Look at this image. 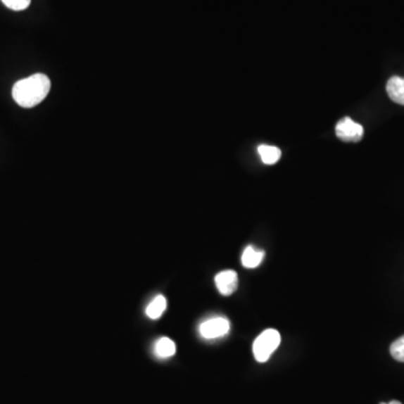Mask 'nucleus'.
<instances>
[{
    "instance_id": "obj_4",
    "label": "nucleus",
    "mask_w": 404,
    "mask_h": 404,
    "mask_svg": "<svg viewBox=\"0 0 404 404\" xmlns=\"http://www.w3.org/2000/svg\"><path fill=\"white\" fill-rule=\"evenodd\" d=\"M336 135L338 139L346 143H356L363 139L364 128L362 125L354 122L352 118L345 117L338 122L336 126Z\"/></svg>"
},
{
    "instance_id": "obj_5",
    "label": "nucleus",
    "mask_w": 404,
    "mask_h": 404,
    "mask_svg": "<svg viewBox=\"0 0 404 404\" xmlns=\"http://www.w3.org/2000/svg\"><path fill=\"white\" fill-rule=\"evenodd\" d=\"M215 283L219 293L225 296H232L239 286V275L232 270L222 271L215 277Z\"/></svg>"
},
{
    "instance_id": "obj_8",
    "label": "nucleus",
    "mask_w": 404,
    "mask_h": 404,
    "mask_svg": "<svg viewBox=\"0 0 404 404\" xmlns=\"http://www.w3.org/2000/svg\"><path fill=\"white\" fill-rule=\"evenodd\" d=\"M175 353H177V346H175V341L170 338H160L154 345V355L160 360L172 358L175 356Z\"/></svg>"
},
{
    "instance_id": "obj_7",
    "label": "nucleus",
    "mask_w": 404,
    "mask_h": 404,
    "mask_svg": "<svg viewBox=\"0 0 404 404\" xmlns=\"http://www.w3.org/2000/svg\"><path fill=\"white\" fill-rule=\"evenodd\" d=\"M386 91L394 103L404 106V78L392 77L386 84Z\"/></svg>"
},
{
    "instance_id": "obj_13",
    "label": "nucleus",
    "mask_w": 404,
    "mask_h": 404,
    "mask_svg": "<svg viewBox=\"0 0 404 404\" xmlns=\"http://www.w3.org/2000/svg\"><path fill=\"white\" fill-rule=\"evenodd\" d=\"M379 404H402V403L401 402L396 401V400H393V401H391L390 403H379Z\"/></svg>"
},
{
    "instance_id": "obj_12",
    "label": "nucleus",
    "mask_w": 404,
    "mask_h": 404,
    "mask_svg": "<svg viewBox=\"0 0 404 404\" xmlns=\"http://www.w3.org/2000/svg\"><path fill=\"white\" fill-rule=\"evenodd\" d=\"M1 1L6 7L15 11H25L28 8V6L31 5V0H1Z\"/></svg>"
},
{
    "instance_id": "obj_1",
    "label": "nucleus",
    "mask_w": 404,
    "mask_h": 404,
    "mask_svg": "<svg viewBox=\"0 0 404 404\" xmlns=\"http://www.w3.org/2000/svg\"><path fill=\"white\" fill-rule=\"evenodd\" d=\"M50 90L49 77L37 73L17 81L13 87V98L23 108H33L47 97Z\"/></svg>"
},
{
    "instance_id": "obj_10",
    "label": "nucleus",
    "mask_w": 404,
    "mask_h": 404,
    "mask_svg": "<svg viewBox=\"0 0 404 404\" xmlns=\"http://www.w3.org/2000/svg\"><path fill=\"white\" fill-rule=\"evenodd\" d=\"M258 153H260V158L263 163L267 165L277 163L281 158L280 149L275 146H270V145H260L258 147Z\"/></svg>"
},
{
    "instance_id": "obj_6",
    "label": "nucleus",
    "mask_w": 404,
    "mask_h": 404,
    "mask_svg": "<svg viewBox=\"0 0 404 404\" xmlns=\"http://www.w3.org/2000/svg\"><path fill=\"white\" fill-rule=\"evenodd\" d=\"M264 256H265L264 251H258L252 245H249L241 255V264L246 269H255L263 262Z\"/></svg>"
},
{
    "instance_id": "obj_11",
    "label": "nucleus",
    "mask_w": 404,
    "mask_h": 404,
    "mask_svg": "<svg viewBox=\"0 0 404 404\" xmlns=\"http://www.w3.org/2000/svg\"><path fill=\"white\" fill-rule=\"evenodd\" d=\"M390 352L394 360L404 363V335L391 345Z\"/></svg>"
},
{
    "instance_id": "obj_3",
    "label": "nucleus",
    "mask_w": 404,
    "mask_h": 404,
    "mask_svg": "<svg viewBox=\"0 0 404 404\" xmlns=\"http://www.w3.org/2000/svg\"><path fill=\"white\" fill-rule=\"evenodd\" d=\"M230 330V322L225 317H213L201 322L199 326V334L202 338L213 341L227 335Z\"/></svg>"
},
{
    "instance_id": "obj_2",
    "label": "nucleus",
    "mask_w": 404,
    "mask_h": 404,
    "mask_svg": "<svg viewBox=\"0 0 404 404\" xmlns=\"http://www.w3.org/2000/svg\"><path fill=\"white\" fill-rule=\"evenodd\" d=\"M280 332L275 329L264 330L253 343L255 360L260 363H265L277 351V347L280 346Z\"/></svg>"
},
{
    "instance_id": "obj_9",
    "label": "nucleus",
    "mask_w": 404,
    "mask_h": 404,
    "mask_svg": "<svg viewBox=\"0 0 404 404\" xmlns=\"http://www.w3.org/2000/svg\"><path fill=\"white\" fill-rule=\"evenodd\" d=\"M166 307H168V301H166L165 296H156V298L150 302V305H147V317L153 319V320L161 318V317L163 316L164 311L166 310Z\"/></svg>"
}]
</instances>
